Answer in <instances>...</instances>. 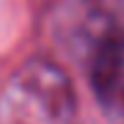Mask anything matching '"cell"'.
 I'll return each instance as SVG.
<instances>
[{
    "mask_svg": "<svg viewBox=\"0 0 124 124\" xmlns=\"http://www.w3.org/2000/svg\"><path fill=\"white\" fill-rule=\"evenodd\" d=\"M66 36L96 101L124 119V0L81 3Z\"/></svg>",
    "mask_w": 124,
    "mask_h": 124,
    "instance_id": "1",
    "label": "cell"
},
{
    "mask_svg": "<svg viewBox=\"0 0 124 124\" xmlns=\"http://www.w3.org/2000/svg\"><path fill=\"white\" fill-rule=\"evenodd\" d=\"M8 124H69L76 94L69 74L51 58H31L13 71L0 96Z\"/></svg>",
    "mask_w": 124,
    "mask_h": 124,
    "instance_id": "2",
    "label": "cell"
}]
</instances>
